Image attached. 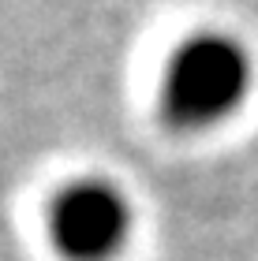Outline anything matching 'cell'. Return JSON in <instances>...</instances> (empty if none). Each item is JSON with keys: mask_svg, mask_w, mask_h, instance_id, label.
<instances>
[{"mask_svg": "<svg viewBox=\"0 0 258 261\" xmlns=\"http://www.w3.org/2000/svg\"><path fill=\"white\" fill-rule=\"evenodd\" d=\"M251 90V56L228 34L202 30L176 45L165 67L161 109L176 127L217 123Z\"/></svg>", "mask_w": 258, "mask_h": 261, "instance_id": "1", "label": "cell"}, {"mask_svg": "<svg viewBox=\"0 0 258 261\" xmlns=\"http://www.w3.org/2000/svg\"><path fill=\"white\" fill-rule=\"evenodd\" d=\"M131 231V209L105 179H75L53 198L49 239L64 261H109Z\"/></svg>", "mask_w": 258, "mask_h": 261, "instance_id": "2", "label": "cell"}]
</instances>
